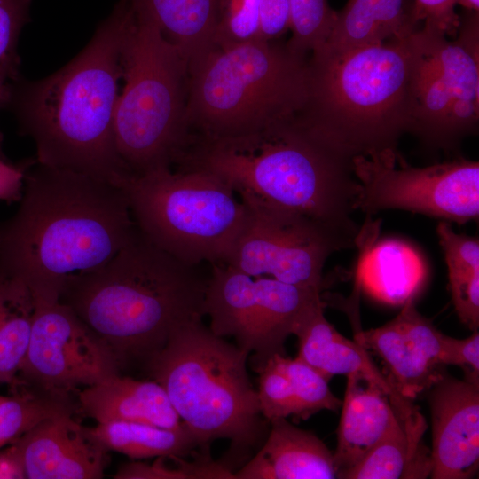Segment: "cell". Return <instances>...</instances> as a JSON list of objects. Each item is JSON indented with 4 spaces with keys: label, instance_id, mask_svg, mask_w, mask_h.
Returning <instances> with one entry per match:
<instances>
[{
    "label": "cell",
    "instance_id": "cell-1",
    "mask_svg": "<svg viewBox=\"0 0 479 479\" xmlns=\"http://www.w3.org/2000/svg\"><path fill=\"white\" fill-rule=\"evenodd\" d=\"M15 214L0 227V270L35 301L113 257L137 232L124 188L32 161Z\"/></svg>",
    "mask_w": 479,
    "mask_h": 479
},
{
    "label": "cell",
    "instance_id": "cell-2",
    "mask_svg": "<svg viewBox=\"0 0 479 479\" xmlns=\"http://www.w3.org/2000/svg\"><path fill=\"white\" fill-rule=\"evenodd\" d=\"M130 0H119L85 48L52 75L14 82L13 105L35 161L86 174L120 187L132 177L114 143V118L131 20Z\"/></svg>",
    "mask_w": 479,
    "mask_h": 479
},
{
    "label": "cell",
    "instance_id": "cell-3",
    "mask_svg": "<svg viewBox=\"0 0 479 479\" xmlns=\"http://www.w3.org/2000/svg\"><path fill=\"white\" fill-rule=\"evenodd\" d=\"M176 164L215 174L240 200L305 216L358 240L352 218L357 192L352 160L297 116L247 135L193 137Z\"/></svg>",
    "mask_w": 479,
    "mask_h": 479
},
{
    "label": "cell",
    "instance_id": "cell-4",
    "mask_svg": "<svg viewBox=\"0 0 479 479\" xmlns=\"http://www.w3.org/2000/svg\"><path fill=\"white\" fill-rule=\"evenodd\" d=\"M208 279L145 238H133L98 268L72 279L59 301L110 349L120 368L146 362L180 325L204 316Z\"/></svg>",
    "mask_w": 479,
    "mask_h": 479
},
{
    "label": "cell",
    "instance_id": "cell-5",
    "mask_svg": "<svg viewBox=\"0 0 479 479\" xmlns=\"http://www.w3.org/2000/svg\"><path fill=\"white\" fill-rule=\"evenodd\" d=\"M412 34L341 51H311L308 100L299 120L350 160L397 153L410 130Z\"/></svg>",
    "mask_w": 479,
    "mask_h": 479
},
{
    "label": "cell",
    "instance_id": "cell-6",
    "mask_svg": "<svg viewBox=\"0 0 479 479\" xmlns=\"http://www.w3.org/2000/svg\"><path fill=\"white\" fill-rule=\"evenodd\" d=\"M248 355L196 318L175 328L145 362L201 449L216 439L231 441L224 460L230 467L248 460L269 430L247 371Z\"/></svg>",
    "mask_w": 479,
    "mask_h": 479
},
{
    "label": "cell",
    "instance_id": "cell-7",
    "mask_svg": "<svg viewBox=\"0 0 479 479\" xmlns=\"http://www.w3.org/2000/svg\"><path fill=\"white\" fill-rule=\"evenodd\" d=\"M309 93L306 56L256 39L216 45L188 66L192 137H232L298 116Z\"/></svg>",
    "mask_w": 479,
    "mask_h": 479
},
{
    "label": "cell",
    "instance_id": "cell-8",
    "mask_svg": "<svg viewBox=\"0 0 479 479\" xmlns=\"http://www.w3.org/2000/svg\"><path fill=\"white\" fill-rule=\"evenodd\" d=\"M122 79L114 118L121 161L132 177L171 169L191 140L185 120L188 60L133 8Z\"/></svg>",
    "mask_w": 479,
    "mask_h": 479
},
{
    "label": "cell",
    "instance_id": "cell-9",
    "mask_svg": "<svg viewBox=\"0 0 479 479\" xmlns=\"http://www.w3.org/2000/svg\"><path fill=\"white\" fill-rule=\"evenodd\" d=\"M133 219L152 243L181 262L226 263L247 217L232 187L200 169H160L123 187Z\"/></svg>",
    "mask_w": 479,
    "mask_h": 479
},
{
    "label": "cell",
    "instance_id": "cell-10",
    "mask_svg": "<svg viewBox=\"0 0 479 479\" xmlns=\"http://www.w3.org/2000/svg\"><path fill=\"white\" fill-rule=\"evenodd\" d=\"M414 62L409 132L452 149L479 121V12L466 10L455 39L421 26L412 34Z\"/></svg>",
    "mask_w": 479,
    "mask_h": 479
},
{
    "label": "cell",
    "instance_id": "cell-11",
    "mask_svg": "<svg viewBox=\"0 0 479 479\" xmlns=\"http://www.w3.org/2000/svg\"><path fill=\"white\" fill-rule=\"evenodd\" d=\"M355 210L420 213L459 225L479 216V162L466 159L427 167L408 165L398 153L357 156Z\"/></svg>",
    "mask_w": 479,
    "mask_h": 479
},
{
    "label": "cell",
    "instance_id": "cell-12",
    "mask_svg": "<svg viewBox=\"0 0 479 479\" xmlns=\"http://www.w3.org/2000/svg\"><path fill=\"white\" fill-rule=\"evenodd\" d=\"M240 200L247 217L225 264L253 278L269 277L321 290L328 257L357 245L305 216L252 200Z\"/></svg>",
    "mask_w": 479,
    "mask_h": 479
},
{
    "label": "cell",
    "instance_id": "cell-13",
    "mask_svg": "<svg viewBox=\"0 0 479 479\" xmlns=\"http://www.w3.org/2000/svg\"><path fill=\"white\" fill-rule=\"evenodd\" d=\"M27 349L18 386L66 397L117 374L119 364L107 345L60 301H35Z\"/></svg>",
    "mask_w": 479,
    "mask_h": 479
},
{
    "label": "cell",
    "instance_id": "cell-14",
    "mask_svg": "<svg viewBox=\"0 0 479 479\" xmlns=\"http://www.w3.org/2000/svg\"><path fill=\"white\" fill-rule=\"evenodd\" d=\"M441 333L417 310L414 299L385 325L355 334L354 339L383 361L386 377L397 394L413 401L445 373Z\"/></svg>",
    "mask_w": 479,
    "mask_h": 479
},
{
    "label": "cell",
    "instance_id": "cell-15",
    "mask_svg": "<svg viewBox=\"0 0 479 479\" xmlns=\"http://www.w3.org/2000/svg\"><path fill=\"white\" fill-rule=\"evenodd\" d=\"M433 479H469L479 466V383L444 374L429 389Z\"/></svg>",
    "mask_w": 479,
    "mask_h": 479
},
{
    "label": "cell",
    "instance_id": "cell-16",
    "mask_svg": "<svg viewBox=\"0 0 479 479\" xmlns=\"http://www.w3.org/2000/svg\"><path fill=\"white\" fill-rule=\"evenodd\" d=\"M14 444L28 479H98L107 452L89 428L76 422L71 410L47 418Z\"/></svg>",
    "mask_w": 479,
    "mask_h": 479
},
{
    "label": "cell",
    "instance_id": "cell-17",
    "mask_svg": "<svg viewBox=\"0 0 479 479\" xmlns=\"http://www.w3.org/2000/svg\"><path fill=\"white\" fill-rule=\"evenodd\" d=\"M346 377L337 445L333 453L337 476L359 463L402 415L373 380L359 373Z\"/></svg>",
    "mask_w": 479,
    "mask_h": 479
},
{
    "label": "cell",
    "instance_id": "cell-18",
    "mask_svg": "<svg viewBox=\"0 0 479 479\" xmlns=\"http://www.w3.org/2000/svg\"><path fill=\"white\" fill-rule=\"evenodd\" d=\"M269 425L265 440L234 472V478H337L333 453L316 435L294 426L287 418L271 420Z\"/></svg>",
    "mask_w": 479,
    "mask_h": 479
},
{
    "label": "cell",
    "instance_id": "cell-19",
    "mask_svg": "<svg viewBox=\"0 0 479 479\" xmlns=\"http://www.w3.org/2000/svg\"><path fill=\"white\" fill-rule=\"evenodd\" d=\"M257 312L251 352L252 367L260 371L273 356L285 355L284 343L297 335L310 315L324 306L321 290L281 282L269 277L255 278Z\"/></svg>",
    "mask_w": 479,
    "mask_h": 479
},
{
    "label": "cell",
    "instance_id": "cell-20",
    "mask_svg": "<svg viewBox=\"0 0 479 479\" xmlns=\"http://www.w3.org/2000/svg\"><path fill=\"white\" fill-rule=\"evenodd\" d=\"M78 399L82 412L98 424L133 421L170 429L182 424L164 389L155 381H137L117 373L85 387Z\"/></svg>",
    "mask_w": 479,
    "mask_h": 479
},
{
    "label": "cell",
    "instance_id": "cell-21",
    "mask_svg": "<svg viewBox=\"0 0 479 479\" xmlns=\"http://www.w3.org/2000/svg\"><path fill=\"white\" fill-rule=\"evenodd\" d=\"M296 336L299 340L297 357L328 380L338 374L359 373L381 386L400 414H407L417 408L412 401L397 394L366 349L336 331L325 318L323 307L311 314Z\"/></svg>",
    "mask_w": 479,
    "mask_h": 479
},
{
    "label": "cell",
    "instance_id": "cell-22",
    "mask_svg": "<svg viewBox=\"0 0 479 479\" xmlns=\"http://www.w3.org/2000/svg\"><path fill=\"white\" fill-rule=\"evenodd\" d=\"M412 0H348L336 17L325 43L341 51L406 37L420 28Z\"/></svg>",
    "mask_w": 479,
    "mask_h": 479
},
{
    "label": "cell",
    "instance_id": "cell-23",
    "mask_svg": "<svg viewBox=\"0 0 479 479\" xmlns=\"http://www.w3.org/2000/svg\"><path fill=\"white\" fill-rule=\"evenodd\" d=\"M425 418L417 407L401 415L397 424L341 479H421L430 475L431 452L423 443Z\"/></svg>",
    "mask_w": 479,
    "mask_h": 479
},
{
    "label": "cell",
    "instance_id": "cell-24",
    "mask_svg": "<svg viewBox=\"0 0 479 479\" xmlns=\"http://www.w3.org/2000/svg\"><path fill=\"white\" fill-rule=\"evenodd\" d=\"M207 282L204 315L216 335L233 336L250 353L257 312L255 278L225 263H213Z\"/></svg>",
    "mask_w": 479,
    "mask_h": 479
},
{
    "label": "cell",
    "instance_id": "cell-25",
    "mask_svg": "<svg viewBox=\"0 0 479 479\" xmlns=\"http://www.w3.org/2000/svg\"><path fill=\"white\" fill-rule=\"evenodd\" d=\"M190 63L214 44L218 0H130Z\"/></svg>",
    "mask_w": 479,
    "mask_h": 479
},
{
    "label": "cell",
    "instance_id": "cell-26",
    "mask_svg": "<svg viewBox=\"0 0 479 479\" xmlns=\"http://www.w3.org/2000/svg\"><path fill=\"white\" fill-rule=\"evenodd\" d=\"M90 434L108 452L139 459L175 455L185 457L200 448L191 429L182 422L177 428H164L133 421H110L89 428Z\"/></svg>",
    "mask_w": 479,
    "mask_h": 479
},
{
    "label": "cell",
    "instance_id": "cell-27",
    "mask_svg": "<svg viewBox=\"0 0 479 479\" xmlns=\"http://www.w3.org/2000/svg\"><path fill=\"white\" fill-rule=\"evenodd\" d=\"M35 302L20 279L0 270V383L18 384L32 327Z\"/></svg>",
    "mask_w": 479,
    "mask_h": 479
},
{
    "label": "cell",
    "instance_id": "cell-28",
    "mask_svg": "<svg viewBox=\"0 0 479 479\" xmlns=\"http://www.w3.org/2000/svg\"><path fill=\"white\" fill-rule=\"evenodd\" d=\"M70 410L67 397L35 389L14 391L0 404V448L10 445L42 420Z\"/></svg>",
    "mask_w": 479,
    "mask_h": 479
},
{
    "label": "cell",
    "instance_id": "cell-29",
    "mask_svg": "<svg viewBox=\"0 0 479 479\" xmlns=\"http://www.w3.org/2000/svg\"><path fill=\"white\" fill-rule=\"evenodd\" d=\"M271 360L291 384L297 405L296 418L307 420L321 410L336 412L341 408L342 401L330 390L329 380L311 365L298 357L288 358L279 354Z\"/></svg>",
    "mask_w": 479,
    "mask_h": 479
},
{
    "label": "cell",
    "instance_id": "cell-30",
    "mask_svg": "<svg viewBox=\"0 0 479 479\" xmlns=\"http://www.w3.org/2000/svg\"><path fill=\"white\" fill-rule=\"evenodd\" d=\"M290 5L292 35L286 44L294 52L306 56L325 43L336 11L328 0H290Z\"/></svg>",
    "mask_w": 479,
    "mask_h": 479
},
{
    "label": "cell",
    "instance_id": "cell-31",
    "mask_svg": "<svg viewBox=\"0 0 479 479\" xmlns=\"http://www.w3.org/2000/svg\"><path fill=\"white\" fill-rule=\"evenodd\" d=\"M256 39H260V0H218L214 44L230 45Z\"/></svg>",
    "mask_w": 479,
    "mask_h": 479
},
{
    "label": "cell",
    "instance_id": "cell-32",
    "mask_svg": "<svg viewBox=\"0 0 479 479\" xmlns=\"http://www.w3.org/2000/svg\"><path fill=\"white\" fill-rule=\"evenodd\" d=\"M32 0H0V71L11 81L20 80L18 42L29 20Z\"/></svg>",
    "mask_w": 479,
    "mask_h": 479
},
{
    "label": "cell",
    "instance_id": "cell-33",
    "mask_svg": "<svg viewBox=\"0 0 479 479\" xmlns=\"http://www.w3.org/2000/svg\"><path fill=\"white\" fill-rule=\"evenodd\" d=\"M258 401L262 415L268 421L277 418L296 417L297 405L287 377L269 359L257 372Z\"/></svg>",
    "mask_w": 479,
    "mask_h": 479
},
{
    "label": "cell",
    "instance_id": "cell-34",
    "mask_svg": "<svg viewBox=\"0 0 479 479\" xmlns=\"http://www.w3.org/2000/svg\"><path fill=\"white\" fill-rule=\"evenodd\" d=\"M439 243L444 253L448 272L479 270V240L456 233L450 223L441 220L436 228Z\"/></svg>",
    "mask_w": 479,
    "mask_h": 479
},
{
    "label": "cell",
    "instance_id": "cell-35",
    "mask_svg": "<svg viewBox=\"0 0 479 479\" xmlns=\"http://www.w3.org/2000/svg\"><path fill=\"white\" fill-rule=\"evenodd\" d=\"M449 287L455 310L469 329L479 327V270L449 271Z\"/></svg>",
    "mask_w": 479,
    "mask_h": 479
},
{
    "label": "cell",
    "instance_id": "cell-36",
    "mask_svg": "<svg viewBox=\"0 0 479 479\" xmlns=\"http://www.w3.org/2000/svg\"><path fill=\"white\" fill-rule=\"evenodd\" d=\"M416 20L422 26L447 37L457 35L460 16L455 0H412Z\"/></svg>",
    "mask_w": 479,
    "mask_h": 479
},
{
    "label": "cell",
    "instance_id": "cell-37",
    "mask_svg": "<svg viewBox=\"0 0 479 479\" xmlns=\"http://www.w3.org/2000/svg\"><path fill=\"white\" fill-rule=\"evenodd\" d=\"M441 360L444 365L461 367L465 379L479 383V333L474 331L466 339H455L445 334L442 338Z\"/></svg>",
    "mask_w": 479,
    "mask_h": 479
},
{
    "label": "cell",
    "instance_id": "cell-38",
    "mask_svg": "<svg viewBox=\"0 0 479 479\" xmlns=\"http://www.w3.org/2000/svg\"><path fill=\"white\" fill-rule=\"evenodd\" d=\"M116 479H182L189 478L186 463L175 456L174 466L166 461V456L157 457L152 465L133 461L122 465L114 475Z\"/></svg>",
    "mask_w": 479,
    "mask_h": 479
},
{
    "label": "cell",
    "instance_id": "cell-39",
    "mask_svg": "<svg viewBox=\"0 0 479 479\" xmlns=\"http://www.w3.org/2000/svg\"><path fill=\"white\" fill-rule=\"evenodd\" d=\"M290 0H260V39L275 41L290 29Z\"/></svg>",
    "mask_w": 479,
    "mask_h": 479
},
{
    "label": "cell",
    "instance_id": "cell-40",
    "mask_svg": "<svg viewBox=\"0 0 479 479\" xmlns=\"http://www.w3.org/2000/svg\"><path fill=\"white\" fill-rule=\"evenodd\" d=\"M31 161L12 164L0 158V200L18 202L21 197L24 177Z\"/></svg>",
    "mask_w": 479,
    "mask_h": 479
},
{
    "label": "cell",
    "instance_id": "cell-41",
    "mask_svg": "<svg viewBox=\"0 0 479 479\" xmlns=\"http://www.w3.org/2000/svg\"><path fill=\"white\" fill-rule=\"evenodd\" d=\"M27 478L23 459L18 446L13 443L0 452V479Z\"/></svg>",
    "mask_w": 479,
    "mask_h": 479
},
{
    "label": "cell",
    "instance_id": "cell-42",
    "mask_svg": "<svg viewBox=\"0 0 479 479\" xmlns=\"http://www.w3.org/2000/svg\"><path fill=\"white\" fill-rule=\"evenodd\" d=\"M10 82L11 81L0 71V108L10 102L12 88ZM3 138V134L0 132V158L6 159L2 150Z\"/></svg>",
    "mask_w": 479,
    "mask_h": 479
},
{
    "label": "cell",
    "instance_id": "cell-43",
    "mask_svg": "<svg viewBox=\"0 0 479 479\" xmlns=\"http://www.w3.org/2000/svg\"><path fill=\"white\" fill-rule=\"evenodd\" d=\"M455 3L463 6L467 11L479 12V0H455Z\"/></svg>",
    "mask_w": 479,
    "mask_h": 479
},
{
    "label": "cell",
    "instance_id": "cell-44",
    "mask_svg": "<svg viewBox=\"0 0 479 479\" xmlns=\"http://www.w3.org/2000/svg\"><path fill=\"white\" fill-rule=\"evenodd\" d=\"M7 397L0 396V404Z\"/></svg>",
    "mask_w": 479,
    "mask_h": 479
}]
</instances>
